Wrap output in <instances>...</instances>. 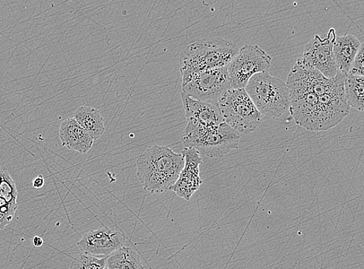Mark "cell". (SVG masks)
<instances>
[{"mask_svg":"<svg viewBox=\"0 0 364 269\" xmlns=\"http://www.w3.org/2000/svg\"><path fill=\"white\" fill-rule=\"evenodd\" d=\"M184 166L183 154L168 147L154 144L139 156L136 175L147 192L163 194L176 184Z\"/></svg>","mask_w":364,"mask_h":269,"instance_id":"1","label":"cell"},{"mask_svg":"<svg viewBox=\"0 0 364 269\" xmlns=\"http://www.w3.org/2000/svg\"><path fill=\"white\" fill-rule=\"evenodd\" d=\"M239 51L235 43L220 38L193 43L181 54L179 65L182 82L198 73L228 67Z\"/></svg>","mask_w":364,"mask_h":269,"instance_id":"2","label":"cell"},{"mask_svg":"<svg viewBox=\"0 0 364 269\" xmlns=\"http://www.w3.org/2000/svg\"><path fill=\"white\" fill-rule=\"evenodd\" d=\"M240 134L226 123L204 126L188 121L181 142L188 149L211 159L221 158L233 149H237Z\"/></svg>","mask_w":364,"mask_h":269,"instance_id":"3","label":"cell"},{"mask_svg":"<svg viewBox=\"0 0 364 269\" xmlns=\"http://www.w3.org/2000/svg\"><path fill=\"white\" fill-rule=\"evenodd\" d=\"M245 90L262 115L280 117L289 112L291 93L287 83L267 72L251 78Z\"/></svg>","mask_w":364,"mask_h":269,"instance_id":"4","label":"cell"},{"mask_svg":"<svg viewBox=\"0 0 364 269\" xmlns=\"http://www.w3.org/2000/svg\"><path fill=\"white\" fill-rule=\"evenodd\" d=\"M224 122L240 134H249L261 125L262 115L245 89H232L218 102Z\"/></svg>","mask_w":364,"mask_h":269,"instance_id":"5","label":"cell"},{"mask_svg":"<svg viewBox=\"0 0 364 269\" xmlns=\"http://www.w3.org/2000/svg\"><path fill=\"white\" fill-rule=\"evenodd\" d=\"M228 67L196 73L182 82V91L191 98L218 104L232 90Z\"/></svg>","mask_w":364,"mask_h":269,"instance_id":"6","label":"cell"},{"mask_svg":"<svg viewBox=\"0 0 364 269\" xmlns=\"http://www.w3.org/2000/svg\"><path fill=\"white\" fill-rule=\"evenodd\" d=\"M272 60L269 55L257 46L242 47L228 66L232 88L245 89L251 78L267 72Z\"/></svg>","mask_w":364,"mask_h":269,"instance_id":"7","label":"cell"},{"mask_svg":"<svg viewBox=\"0 0 364 269\" xmlns=\"http://www.w3.org/2000/svg\"><path fill=\"white\" fill-rule=\"evenodd\" d=\"M336 38L334 28L329 30L323 38L316 36L305 47L301 59L303 63L316 69L327 79H334L339 73L333 53Z\"/></svg>","mask_w":364,"mask_h":269,"instance_id":"8","label":"cell"},{"mask_svg":"<svg viewBox=\"0 0 364 269\" xmlns=\"http://www.w3.org/2000/svg\"><path fill=\"white\" fill-rule=\"evenodd\" d=\"M126 237L117 228L103 227L83 234L77 246L82 253L107 258L125 246Z\"/></svg>","mask_w":364,"mask_h":269,"instance_id":"9","label":"cell"},{"mask_svg":"<svg viewBox=\"0 0 364 269\" xmlns=\"http://www.w3.org/2000/svg\"><path fill=\"white\" fill-rule=\"evenodd\" d=\"M182 154L185 158V166L180 173L179 177L170 190L174 191L176 194L180 198L189 201L191 197L196 192V191L203 184L201 179L200 167L203 163L201 154L193 149H188L182 151Z\"/></svg>","mask_w":364,"mask_h":269,"instance_id":"10","label":"cell"},{"mask_svg":"<svg viewBox=\"0 0 364 269\" xmlns=\"http://www.w3.org/2000/svg\"><path fill=\"white\" fill-rule=\"evenodd\" d=\"M187 121L204 126H216L225 123L218 104L199 101L181 93Z\"/></svg>","mask_w":364,"mask_h":269,"instance_id":"11","label":"cell"},{"mask_svg":"<svg viewBox=\"0 0 364 269\" xmlns=\"http://www.w3.org/2000/svg\"><path fill=\"white\" fill-rule=\"evenodd\" d=\"M18 192L10 172L0 167V230H4L14 220L18 209Z\"/></svg>","mask_w":364,"mask_h":269,"instance_id":"12","label":"cell"},{"mask_svg":"<svg viewBox=\"0 0 364 269\" xmlns=\"http://www.w3.org/2000/svg\"><path fill=\"white\" fill-rule=\"evenodd\" d=\"M59 137L66 149L81 154L89 152L95 142L74 118L63 121L60 125Z\"/></svg>","mask_w":364,"mask_h":269,"instance_id":"13","label":"cell"},{"mask_svg":"<svg viewBox=\"0 0 364 269\" xmlns=\"http://www.w3.org/2000/svg\"><path fill=\"white\" fill-rule=\"evenodd\" d=\"M360 46V41L352 34L336 38L333 53L339 73L345 75L350 73Z\"/></svg>","mask_w":364,"mask_h":269,"instance_id":"14","label":"cell"},{"mask_svg":"<svg viewBox=\"0 0 364 269\" xmlns=\"http://www.w3.org/2000/svg\"><path fill=\"white\" fill-rule=\"evenodd\" d=\"M74 119L94 141L98 140L106 131L100 112L94 107L82 106L77 108L74 112Z\"/></svg>","mask_w":364,"mask_h":269,"instance_id":"15","label":"cell"},{"mask_svg":"<svg viewBox=\"0 0 364 269\" xmlns=\"http://www.w3.org/2000/svg\"><path fill=\"white\" fill-rule=\"evenodd\" d=\"M106 267L109 269H144L140 256L134 250L125 246L107 257Z\"/></svg>","mask_w":364,"mask_h":269,"instance_id":"16","label":"cell"},{"mask_svg":"<svg viewBox=\"0 0 364 269\" xmlns=\"http://www.w3.org/2000/svg\"><path fill=\"white\" fill-rule=\"evenodd\" d=\"M344 90L346 101L350 108L364 111V77L346 75Z\"/></svg>","mask_w":364,"mask_h":269,"instance_id":"17","label":"cell"},{"mask_svg":"<svg viewBox=\"0 0 364 269\" xmlns=\"http://www.w3.org/2000/svg\"><path fill=\"white\" fill-rule=\"evenodd\" d=\"M107 258H98L81 253L73 259L70 269H103L107 265Z\"/></svg>","mask_w":364,"mask_h":269,"instance_id":"18","label":"cell"},{"mask_svg":"<svg viewBox=\"0 0 364 269\" xmlns=\"http://www.w3.org/2000/svg\"><path fill=\"white\" fill-rule=\"evenodd\" d=\"M349 74L364 77V42L361 43L358 53L355 58Z\"/></svg>","mask_w":364,"mask_h":269,"instance_id":"19","label":"cell"},{"mask_svg":"<svg viewBox=\"0 0 364 269\" xmlns=\"http://www.w3.org/2000/svg\"><path fill=\"white\" fill-rule=\"evenodd\" d=\"M33 187L36 189H41L45 185V179L42 176H38L33 181Z\"/></svg>","mask_w":364,"mask_h":269,"instance_id":"20","label":"cell"},{"mask_svg":"<svg viewBox=\"0 0 364 269\" xmlns=\"http://www.w3.org/2000/svg\"><path fill=\"white\" fill-rule=\"evenodd\" d=\"M33 246L36 247H41L44 244V241L41 237H34L33 240Z\"/></svg>","mask_w":364,"mask_h":269,"instance_id":"21","label":"cell"},{"mask_svg":"<svg viewBox=\"0 0 364 269\" xmlns=\"http://www.w3.org/2000/svg\"><path fill=\"white\" fill-rule=\"evenodd\" d=\"M103 269H109L107 267L104 268Z\"/></svg>","mask_w":364,"mask_h":269,"instance_id":"22","label":"cell"}]
</instances>
